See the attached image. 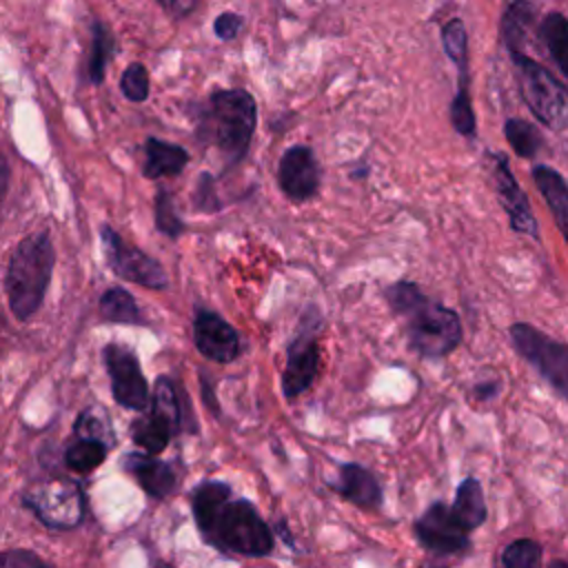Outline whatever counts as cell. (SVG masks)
Masks as SVG:
<instances>
[{
  "instance_id": "e0dca14e",
  "label": "cell",
  "mask_w": 568,
  "mask_h": 568,
  "mask_svg": "<svg viewBox=\"0 0 568 568\" xmlns=\"http://www.w3.org/2000/svg\"><path fill=\"white\" fill-rule=\"evenodd\" d=\"M335 490L348 501L362 508H377L382 501V488L371 470L359 464H342Z\"/></svg>"
},
{
  "instance_id": "3957f363",
  "label": "cell",
  "mask_w": 568,
  "mask_h": 568,
  "mask_svg": "<svg viewBox=\"0 0 568 568\" xmlns=\"http://www.w3.org/2000/svg\"><path fill=\"white\" fill-rule=\"evenodd\" d=\"M255 124L257 104L244 89H217L197 106V138L217 149L226 169L246 155Z\"/></svg>"
},
{
  "instance_id": "ac0fdd59",
  "label": "cell",
  "mask_w": 568,
  "mask_h": 568,
  "mask_svg": "<svg viewBox=\"0 0 568 568\" xmlns=\"http://www.w3.org/2000/svg\"><path fill=\"white\" fill-rule=\"evenodd\" d=\"M144 158L146 160L142 164V173L149 180L178 175L189 164V151L184 146L160 140V138H149L144 142Z\"/></svg>"
},
{
  "instance_id": "52a82bcc",
  "label": "cell",
  "mask_w": 568,
  "mask_h": 568,
  "mask_svg": "<svg viewBox=\"0 0 568 568\" xmlns=\"http://www.w3.org/2000/svg\"><path fill=\"white\" fill-rule=\"evenodd\" d=\"M151 406L142 413V417L133 419L131 437L133 442L146 450V455L162 453L173 433L180 430L182 424V404L175 382L169 375H160L155 379Z\"/></svg>"
},
{
  "instance_id": "83f0119b",
  "label": "cell",
  "mask_w": 568,
  "mask_h": 568,
  "mask_svg": "<svg viewBox=\"0 0 568 568\" xmlns=\"http://www.w3.org/2000/svg\"><path fill=\"white\" fill-rule=\"evenodd\" d=\"M155 229L171 240H178L186 229L184 222L180 220V215L175 213L171 193L166 189H160L155 193Z\"/></svg>"
},
{
  "instance_id": "d6a6232c",
  "label": "cell",
  "mask_w": 568,
  "mask_h": 568,
  "mask_svg": "<svg viewBox=\"0 0 568 568\" xmlns=\"http://www.w3.org/2000/svg\"><path fill=\"white\" fill-rule=\"evenodd\" d=\"M242 27H244L242 16H240V13H233V11H222V13L215 18V22H213L215 36H217L220 40H224V42L237 38V33L242 31Z\"/></svg>"
},
{
  "instance_id": "8992f818",
  "label": "cell",
  "mask_w": 568,
  "mask_h": 568,
  "mask_svg": "<svg viewBox=\"0 0 568 568\" xmlns=\"http://www.w3.org/2000/svg\"><path fill=\"white\" fill-rule=\"evenodd\" d=\"M320 331L322 313L315 304H308L300 315L297 328L286 344V364L282 371V393L286 399H295L311 388L320 371Z\"/></svg>"
},
{
  "instance_id": "d4e9b609",
  "label": "cell",
  "mask_w": 568,
  "mask_h": 568,
  "mask_svg": "<svg viewBox=\"0 0 568 568\" xmlns=\"http://www.w3.org/2000/svg\"><path fill=\"white\" fill-rule=\"evenodd\" d=\"M504 135H506V142L510 144V149L519 158H526V160H532L544 142L539 129L532 122L521 120V118H508L504 124Z\"/></svg>"
},
{
  "instance_id": "cb8c5ba5",
  "label": "cell",
  "mask_w": 568,
  "mask_h": 568,
  "mask_svg": "<svg viewBox=\"0 0 568 568\" xmlns=\"http://www.w3.org/2000/svg\"><path fill=\"white\" fill-rule=\"evenodd\" d=\"M100 313L109 322L118 324H142V311L135 304V297L122 286H113L100 297Z\"/></svg>"
},
{
  "instance_id": "484cf974",
  "label": "cell",
  "mask_w": 568,
  "mask_h": 568,
  "mask_svg": "<svg viewBox=\"0 0 568 568\" xmlns=\"http://www.w3.org/2000/svg\"><path fill=\"white\" fill-rule=\"evenodd\" d=\"M106 450L109 446L102 444V442H95V439H82L78 437L64 453V462L71 470L75 473H89L93 468H98L104 457H106Z\"/></svg>"
},
{
  "instance_id": "7c38bea8",
  "label": "cell",
  "mask_w": 568,
  "mask_h": 568,
  "mask_svg": "<svg viewBox=\"0 0 568 568\" xmlns=\"http://www.w3.org/2000/svg\"><path fill=\"white\" fill-rule=\"evenodd\" d=\"M277 184L293 202L311 200L320 189V164L311 146H288L277 164Z\"/></svg>"
},
{
  "instance_id": "f546056e",
  "label": "cell",
  "mask_w": 568,
  "mask_h": 568,
  "mask_svg": "<svg viewBox=\"0 0 568 568\" xmlns=\"http://www.w3.org/2000/svg\"><path fill=\"white\" fill-rule=\"evenodd\" d=\"M149 71L142 62H131L122 78H120V91L131 102H144L149 98Z\"/></svg>"
},
{
  "instance_id": "ba28073f",
  "label": "cell",
  "mask_w": 568,
  "mask_h": 568,
  "mask_svg": "<svg viewBox=\"0 0 568 568\" xmlns=\"http://www.w3.org/2000/svg\"><path fill=\"white\" fill-rule=\"evenodd\" d=\"M510 342L515 351L532 366L537 373L561 395L566 397L568 393V351L564 342H557L541 333L539 328L526 324V322H515L508 328Z\"/></svg>"
},
{
  "instance_id": "d6986e66",
  "label": "cell",
  "mask_w": 568,
  "mask_h": 568,
  "mask_svg": "<svg viewBox=\"0 0 568 568\" xmlns=\"http://www.w3.org/2000/svg\"><path fill=\"white\" fill-rule=\"evenodd\" d=\"M539 193L544 195L557 229L561 231V235H568V189H566V180L561 178L559 171H555L552 166L546 164H535L530 171Z\"/></svg>"
},
{
  "instance_id": "5bb4252c",
  "label": "cell",
  "mask_w": 568,
  "mask_h": 568,
  "mask_svg": "<svg viewBox=\"0 0 568 568\" xmlns=\"http://www.w3.org/2000/svg\"><path fill=\"white\" fill-rule=\"evenodd\" d=\"M495 186H497V197L508 213L510 229L521 235L539 237V224L530 211L528 197L519 186V182L515 180V175L510 173L508 160L501 153L495 158Z\"/></svg>"
},
{
  "instance_id": "2e32d148",
  "label": "cell",
  "mask_w": 568,
  "mask_h": 568,
  "mask_svg": "<svg viewBox=\"0 0 568 568\" xmlns=\"http://www.w3.org/2000/svg\"><path fill=\"white\" fill-rule=\"evenodd\" d=\"M124 468L138 479V484L151 495V497H166L175 488V473L173 468L155 459L146 453H129L124 457Z\"/></svg>"
},
{
  "instance_id": "277c9868",
  "label": "cell",
  "mask_w": 568,
  "mask_h": 568,
  "mask_svg": "<svg viewBox=\"0 0 568 568\" xmlns=\"http://www.w3.org/2000/svg\"><path fill=\"white\" fill-rule=\"evenodd\" d=\"M53 246L47 233H36L13 251L7 273V293L13 313L27 320L40 306L53 271Z\"/></svg>"
},
{
  "instance_id": "ffe728a7",
  "label": "cell",
  "mask_w": 568,
  "mask_h": 568,
  "mask_svg": "<svg viewBox=\"0 0 568 568\" xmlns=\"http://www.w3.org/2000/svg\"><path fill=\"white\" fill-rule=\"evenodd\" d=\"M453 521L464 530H473L486 519V501L481 493V484L475 477H466L455 495V504L448 508Z\"/></svg>"
},
{
  "instance_id": "9a60e30c",
  "label": "cell",
  "mask_w": 568,
  "mask_h": 568,
  "mask_svg": "<svg viewBox=\"0 0 568 568\" xmlns=\"http://www.w3.org/2000/svg\"><path fill=\"white\" fill-rule=\"evenodd\" d=\"M422 544L437 552H457L466 546V532L453 521L448 506L433 504L417 521Z\"/></svg>"
},
{
  "instance_id": "9c48e42d",
  "label": "cell",
  "mask_w": 568,
  "mask_h": 568,
  "mask_svg": "<svg viewBox=\"0 0 568 568\" xmlns=\"http://www.w3.org/2000/svg\"><path fill=\"white\" fill-rule=\"evenodd\" d=\"M102 244H104V255L111 266V271L126 282L162 291L169 286V277L162 268V264L144 253L142 248L131 246L124 242L111 226H102Z\"/></svg>"
},
{
  "instance_id": "30bf717a",
  "label": "cell",
  "mask_w": 568,
  "mask_h": 568,
  "mask_svg": "<svg viewBox=\"0 0 568 568\" xmlns=\"http://www.w3.org/2000/svg\"><path fill=\"white\" fill-rule=\"evenodd\" d=\"M24 501L47 526L53 528H71L82 519L84 513L80 488L67 479H51L31 486Z\"/></svg>"
},
{
  "instance_id": "44dd1931",
  "label": "cell",
  "mask_w": 568,
  "mask_h": 568,
  "mask_svg": "<svg viewBox=\"0 0 568 568\" xmlns=\"http://www.w3.org/2000/svg\"><path fill=\"white\" fill-rule=\"evenodd\" d=\"M535 13H537V7L521 0L506 7L501 16V36L508 47V53H524L528 33L535 27Z\"/></svg>"
},
{
  "instance_id": "7a4b0ae2",
  "label": "cell",
  "mask_w": 568,
  "mask_h": 568,
  "mask_svg": "<svg viewBox=\"0 0 568 568\" xmlns=\"http://www.w3.org/2000/svg\"><path fill=\"white\" fill-rule=\"evenodd\" d=\"M384 295L388 306L406 320L408 346L419 357H446L462 344L464 331L459 315L453 308L426 297L415 282H395Z\"/></svg>"
},
{
  "instance_id": "e575fe53",
  "label": "cell",
  "mask_w": 568,
  "mask_h": 568,
  "mask_svg": "<svg viewBox=\"0 0 568 568\" xmlns=\"http://www.w3.org/2000/svg\"><path fill=\"white\" fill-rule=\"evenodd\" d=\"M475 393H477L479 399H493L497 395V382L479 384V386H475Z\"/></svg>"
},
{
  "instance_id": "8d00e7d4",
  "label": "cell",
  "mask_w": 568,
  "mask_h": 568,
  "mask_svg": "<svg viewBox=\"0 0 568 568\" xmlns=\"http://www.w3.org/2000/svg\"><path fill=\"white\" fill-rule=\"evenodd\" d=\"M7 184H9V169H7V162L0 158V200L7 191Z\"/></svg>"
},
{
  "instance_id": "603a6c76",
  "label": "cell",
  "mask_w": 568,
  "mask_h": 568,
  "mask_svg": "<svg viewBox=\"0 0 568 568\" xmlns=\"http://www.w3.org/2000/svg\"><path fill=\"white\" fill-rule=\"evenodd\" d=\"M453 62L457 64V71H459V87H457V95L450 104V122L457 133L473 135L477 120H475V111H473L470 93H468V55L457 58Z\"/></svg>"
},
{
  "instance_id": "6da1fadb",
  "label": "cell",
  "mask_w": 568,
  "mask_h": 568,
  "mask_svg": "<svg viewBox=\"0 0 568 568\" xmlns=\"http://www.w3.org/2000/svg\"><path fill=\"white\" fill-rule=\"evenodd\" d=\"M193 517L211 544L226 550L262 557L273 548V537L253 504L231 499L222 481H204L193 490Z\"/></svg>"
},
{
  "instance_id": "8fae6325",
  "label": "cell",
  "mask_w": 568,
  "mask_h": 568,
  "mask_svg": "<svg viewBox=\"0 0 568 568\" xmlns=\"http://www.w3.org/2000/svg\"><path fill=\"white\" fill-rule=\"evenodd\" d=\"M104 364L111 377L113 399L129 410L144 413L149 408V384L142 373L138 355L120 344H109L102 351Z\"/></svg>"
},
{
  "instance_id": "7402d4cb",
  "label": "cell",
  "mask_w": 568,
  "mask_h": 568,
  "mask_svg": "<svg viewBox=\"0 0 568 568\" xmlns=\"http://www.w3.org/2000/svg\"><path fill=\"white\" fill-rule=\"evenodd\" d=\"M537 33H539V42L544 44L546 53L552 58L561 78H566L568 75V69H566V33H568V29H566L564 13H559V11L548 13L541 20Z\"/></svg>"
},
{
  "instance_id": "4fadbf2b",
  "label": "cell",
  "mask_w": 568,
  "mask_h": 568,
  "mask_svg": "<svg viewBox=\"0 0 568 568\" xmlns=\"http://www.w3.org/2000/svg\"><path fill=\"white\" fill-rule=\"evenodd\" d=\"M193 344L206 359H213L217 364L233 362L240 351L242 342L237 331L217 313L197 308L193 317Z\"/></svg>"
},
{
  "instance_id": "d590c367",
  "label": "cell",
  "mask_w": 568,
  "mask_h": 568,
  "mask_svg": "<svg viewBox=\"0 0 568 568\" xmlns=\"http://www.w3.org/2000/svg\"><path fill=\"white\" fill-rule=\"evenodd\" d=\"M166 11H171V13H178V16H182V13H186V11H191L195 4L193 2H160Z\"/></svg>"
},
{
  "instance_id": "5b68a950",
  "label": "cell",
  "mask_w": 568,
  "mask_h": 568,
  "mask_svg": "<svg viewBox=\"0 0 568 568\" xmlns=\"http://www.w3.org/2000/svg\"><path fill=\"white\" fill-rule=\"evenodd\" d=\"M510 60L515 64V80L526 106L541 124L561 131L568 120L564 80L526 53H510Z\"/></svg>"
},
{
  "instance_id": "74e56055",
  "label": "cell",
  "mask_w": 568,
  "mask_h": 568,
  "mask_svg": "<svg viewBox=\"0 0 568 568\" xmlns=\"http://www.w3.org/2000/svg\"><path fill=\"white\" fill-rule=\"evenodd\" d=\"M550 568H566V561H561V559H557Z\"/></svg>"
},
{
  "instance_id": "836d02e7",
  "label": "cell",
  "mask_w": 568,
  "mask_h": 568,
  "mask_svg": "<svg viewBox=\"0 0 568 568\" xmlns=\"http://www.w3.org/2000/svg\"><path fill=\"white\" fill-rule=\"evenodd\" d=\"M0 568H49V566L29 550H7V552H0Z\"/></svg>"
},
{
  "instance_id": "1f68e13d",
  "label": "cell",
  "mask_w": 568,
  "mask_h": 568,
  "mask_svg": "<svg viewBox=\"0 0 568 568\" xmlns=\"http://www.w3.org/2000/svg\"><path fill=\"white\" fill-rule=\"evenodd\" d=\"M193 206L197 211H204V213H213V211H220L222 209V202L217 200L215 195V180L211 173H200L197 178V184L193 189Z\"/></svg>"
},
{
  "instance_id": "f1b7e54d",
  "label": "cell",
  "mask_w": 568,
  "mask_h": 568,
  "mask_svg": "<svg viewBox=\"0 0 568 568\" xmlns=\"http://www.w3.org/2000/svg\"><path fill=\"white\" fill-rule=\"evenodd\" d=\"M541 559V548L532 539H517L506 546L501 561L504 568H537Z\"/></svg>"
},
{
  "instance_id": "4dcf8cb0",
  "label": "cell",
  "mask_w": 568,
  "mask_h": 568,
  "mask_svg": "<svg viewBox=\"0 0 568 568\" xmlns=\"http://www.w3.org/2000/svg\"><path fill=\"white\" fill-rule=\"evenodd\" d=\"M75 433L78 437L82 439H95V442H102V444H111L113 437H111V428H109V422L98 415L95 410H84L78 422H75Z\"/></svg>"
},
{
  "instance_id": "4316f807",
  "label": "cell",
  "mask_w": 568,
  "mask_h": 568,
  "mask_svg": "<svg viewBox=\"0 0 568 568\" xmlns=\"http://www.w3.org/2000/svg\"><path fill=\"white\" fill-rule=\"evenodd\" d=\"M113 53V38L109 29L102 22L93 24V44H91V58H89V78L93 84H100L104 78L106 62Z\"/></svg>"
}]
</instances>
